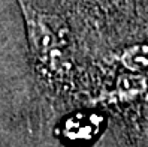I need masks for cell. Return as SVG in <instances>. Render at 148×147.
I'll return each instance as SVG.
<instances>
[{
  "mask_svg": "<svg viewBox=\"0 0 148 147\" xmlns=\"http://www.w3.org/2000/svg\"><path fill=\"white\" fill-rule=\"evenodd\" d=\"M24 18L27 23L29 42L36 57L43 63H49L54 56H60L64 45L63 24L51 15L24 6Z\"/></svg>",
  "mask_w": 148,
  "mask_h": 147,
  "instance_id": "1",
  "label": "cell"
}]
</instances>
